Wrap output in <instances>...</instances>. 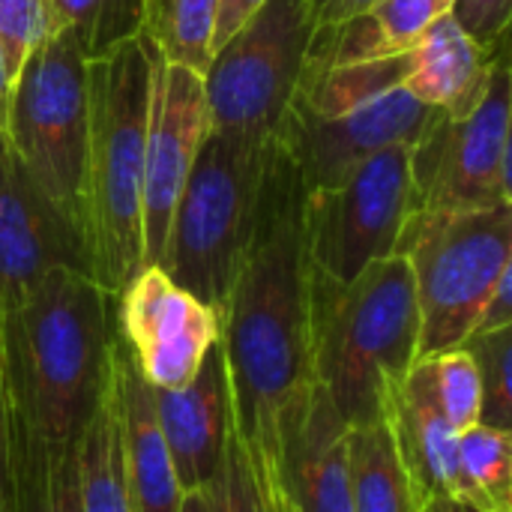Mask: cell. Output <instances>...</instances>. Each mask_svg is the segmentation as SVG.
<instances>
[{
  "label": "cell",
  "mask_w": 512,
  "mask_h": 512,
  "mask_svg": "<svg viewBox=\"0 0 512 512\" xmlns=\"http://www.w3.org/2000/svg\"><path fill=\"white\" fill-rule=\"evenodd\" d=\"M234 432L255 480L276 468L279 426L312 390V258L306 243V186L273 141L255 234L219 309Z\"/></svg>",
  "instance_id": "cell-1"
},
{
  "label": "cell",
  "mask_w": 512,
  "mask_h": 512,
  "mask_svg": "<svg viewBox=\"0 0 512 512\" xmlns=\"http://www.w3.org/2000/svg\"><path fill=\"white\" fill-rule=\"evenodd\" d=\"M114 300L93 276L57 267L0 315L12 512H39L54 465L90 426L117 339Z\"/></svg>",
  "instance_id": "cell-2"
},
{
  "label": "cell",
  "mask_w": 512,
  "mask_h": 512,
  "mask_svg": "<svg viewBox=\"0 0 512 512\" xmlns=\"http://www.w3.org/2000/svg\"><path fill=\"white\" fill-rule=\"evenodd\" d=\"M420 360V309L402 255L369 264L351 282L312 270V375L348 429L387 420Z\"/></svg>",
  "instance_id": "cell-3"
},
{
  "label": "cell",
  "mask_w": 512,
  "mask_h": 512,
  "mask_svg": "<svg viewBox=\"0 0 512 512\" xmlns=\"http://www.w3.org/2000/svg\"><path fill=\"white\" fill-rule=\"evenodd\" d=\"M156 45L147 33L87 60V243L93 279L117 297L144 270L141 195Z\"/></svg>",
  "instance_id": "cell-4"
},
{
  "label": "cell",
  "mask_w": 512,
  "mask_h": 512,
  "mask_svg": "<svg viewBox=\"0 0 512 512\" xmlns=\"http://www.w3.org/2000/svg\"><path fill=\"white\" fill-rule=\"evenodd\" d=\"M405 54L333 69H303L276 141L306 192L339 186L360 162L393 144H417L441 111L405 87Z\"/></svg>",
  "instance_id": "cell-5"
},
{
  "label": "cell",
  "mask_w": 512,
  "mask_h": 512,
  "mask_svg": "<svg viewBox=\"0 0 512 512\" xmlns=\"http://www.w3.org/2000/svg\"><path fill=\"white\" fill-rule=\"evenodd\" d=\"M270 150L210 129L174 204L156 267L216 312L249 252Z\"/></svg>",
  "instance_id": "cell-6"
},
{
  "label": "cell",
  "mask_w": 512,
  "mask_h": 512,
  "mask_svg": "<svg viewBox=\"0 0 512 512\" xmlns=\"http://www.w3.org/2000/svg\"><path fill=\"white\" fill-rule=\"evenodd\" d=\"M414 276L420 357L459 348L512 267V204L486 210H414L396 243Z\"/></svg>",
  "instance_id": "cell-7"
},
{
  "label": "cell",
  "mask_w": 512,
  "mask_h": 512,
  "mask_svg": "<svg viewBox=\"0 0 512 512\" xmlns=\"http://www.w3.org/2000/svg\"><path fill=\"white\" fill-rule=\"evenodd\" d=\"M3 129L36 183L87 237V57L72 30H48L9 81ZM90 246V243H87Z\"/></svg>",
  "instance_id": "cell-8"
},
{
  "label": "cell",
  "mask_w": 512,
  "mask_h": 512,
  "mask_svg": "<svg viewBox=\"0 0 512 512\" xmlns=\"http://www.w3.org/2000/svg\"><path fill=\"white\" fill-rule=\"evenodd\" d=\"M315 27L309 0H264L213 51L201 75L210 129L255 144L276 141Z\"/></svg>",
  "instance_id": "cell-9"
},
{
  "label": "cell",
  "mask_w": 512,
  "mask_h": 512,
  "mask_svg": "<svg viewBox=\"0 0 512 512\" xmlns=\"http://www.w3.org/2000/svg\"><path fill=\"white\" fill-rule=\"evenodd\" d=\"M417 210L411 144H393L360 162L339 186L306 192V243L312 270L351 282L369 264L396 255Z\"/></svg>",
  "instance_id": "cell-10"
},
{
  "label": "cell",
  "mask_w": 512,
  "mask_h": 512,
  "mask_svg": "<svg viewBox=\"0 0 512 512\" xmlns=\"http://www.w3.org/2000/svg\"><path fill=\"white\" fill-rule=\"evenodd\" d=\"M510 51L495 60L477 108L459 120L438 117L411 144L417 210H486L510 195Z\"/></svg>",
  "instance_id": "cell-11"
},
{
  "label": "cell",
  "mask_w": 512,
  "mask_h": 512,
  "mask_svg": "<svg viewBox=\"0 0 512 512\" xmlns=\"http://www.w3.org/2000/svg\"><path fill=\"white\" fill-rule=\"evenodd\" d=\"M57 267L93 276L87 237L36 183L0 123V315L24 303Z\"/></svg>",
  "instance_id": "cell-12"
},
{
  "label": "cell",
  "mask_w": 512,
  "mask_h": 512,
  "mask_svg": "<svg viewBox=\"0 0 512 512\" xmlns=\"http://www.w3.org/2000/svg\"><path fill=\"white\" fill-rule=\"evenodd\" d=\"M117 333L138 375L156 390L189 384L219 342V312L159 267H144L114 300Z\"/></svg>",
  "instance_id": "cell-13"
},
{
  "label": "cell",
  "mask_w": 512,
  "mask_h": 512,
  "mask_svg": "<svg viewBox=\"0 0 512 512\" xmlns=\"http://www.w3.org/2000/svg\"><path fill=\"white\" fill-rule=\"evenodd\" d=\"M210 132V111L204 81L198 72L168 63L162 54L153 69L147 147H144V195H141V234L144 267H156L174 204L189 177V168Z\"/></svg>",
  "instance_id": "cell-14"
},
{
  "label": "cell",
  "mask_w": 512,
  "mask_h": 512,
  "mask_svg": "<svg viewBox=\"0 0 512 512\" xmlns=\"http://www.w3.org/2000/svg\"><path fill=\"white\" fill-rule=\"evenodd\" d=\"M348 438L351 429L327 393L312 384V390L285 414L276 468L267 474L276 480L288 512H354Z\"/></svg>",
  "instance_id": "cell-15"
},
{
  "label": "cell",
  "mask_w": 512,
  "mask_h": 512,
  "mask_svg": "<svg viewBox=\"0 0 512 512\" xmlns=\"http://www.w3.org/2000/svg\"><path fill=\"white\" fill-rule=\"evenodd\" d=\"M153 411L180 489H207L234 435L231 390L219 342L207 351L189 384L177 390L153 387Z\"/></svg>",
  "instance_id": "cell-16"
},
{
  "label": "cell",
  "mask_w": 512,
  "mask_h": 512,
  "mask_svg": "<svg viewBox=\"0 0 512 512\" xmlns=\"http://www.w3.org/2000/svg\"><path fill=\"white\" fill-rule=\"evenodd\" d=\"M114 375L120 393V459L132 512H180L183 489L156 423L153 387L138 375L120 333L114 339Z\"/></svg>",
  "instance_id": "cell-17"
},
{
  "label": "cell",
  "mask_w": 512,
  "mask_h": 512,
  "mask_svg": "<svg viewBox=\"0 0 512 512\" xmlns=\"http://www.w3.org/2000/svg\"><path fill=\"white\" fill-rule=\"evenodd\" d=\"M507 48L489 54L459 24L441 15L429 30L405 51V81L402 87L423 105L441 111L450 120H459L477 108L483 99L495 60Z\"/></svg>",
  "instance_id": "cell-18"
},
{
  "label": "cell",
  "mask_w": 512,
  "mask_h": 512,
  "mask_svg": "<svg viewBox=\"0 0 512 512\" xmlns=\"http://www.w3.org/2000/svg\"><path fill=\"white\" fill-rule=\"evenodd\" d=\"M387 426L408 471L417 507L423 510L438 498H450L459 432L444 417L417 363L411 366L408 378L402 381L387 408Z\"/></svg>",
  "instance_id": "cell-19"
},
{
  "label": "cell",
  "mask_w": 512,
  "mask_h": 512,
  "mask_svg": "<svg viewBox=\"0 0 512 512\" xmlns=\"http://www.w3.org/2000/svg\"><path fill=\"white\" fill-rule=\"evenodd\" d=\"M453 0H378L360 15L315 27L303 69H333L363 60H381L405 54Z\"/></svg>",
  "instance_id": "cell-20"
},
{
  "label": "cell",
  "mask_w": 512,
  "mask_h": 512,
  "mask_svg": "<svg viewBox=\"0 0 512 512\" xmlns=\"http://www.w3.org/2000/svg\"><path fill=\"white\" fill-rule=\"evenodd\" d=\"M78 501L81 512H132L120 459V393L114 375V348L102 396L78 444Z\"/></svg>",
  "instance_id": "cell-21"
},
{
  "label": "cell",
  "mask_w": 512,
  "mask_h": 512,
  "mask_svg": "<svg viewBox=\"0 0 512 512\" xmlns=\"http://www.w3.org/2000/svg\"><path fill=\"white\" fill-rule=\"evenodd\" d=\"M351 510L423 512L417 507L408 471L399 459L387 420L351 429Z\"/></svg>",
  "instance_id": "cell-22"
},
{
  "label": "cell",
  "mask_w": 512,
  "mask_h": 512,
  "mask_svg": "<svg viewBox=\"0 0 512 512\" xmlns=\"http://www.w3.org/2000/svg\"><path fill=\"white\" fill-rule=\"evenodd\" d=\"M450 498L483 512H512V438L477 423L456 438Z\"/></svg>",
  "instance_id": "cell-23"
},
{
  "label": "cell",
  "mask_w": 512,
  "mask_h": 512,
  "mask_svg": "<svg viewBox=\"0 0 512 512\" xmlns=\"http://www.w3.org/2000/svg\"><path fill=\"white\" fill-rule=\"evenodd\" d=\"M219 0H147L144 33L168 63L204 75L213 57Z\"/></svg>",
  "instance_id": "cell-24"
},
{
  "label": "cell",
  "mask_w": 512,
  "mask_h": 512,
  "mask_svg": "<svg viewBox=\"0 0 512 512\" xmlns=\"http://www.w3.org/2000/svg\"><path fill=\"white\" fill-rule=\"evenodd\" d=\"M147 0H48L51 30H72L87 60L144 33Z\"/></svg>",
  "instance_id": "cell-25"
},
{
  "label": "cell",
  "mask_w": 512,
  "mask_h": 512,
  "mask_svg": "<svg viewBox=\"0 0 512 512\" xmlns=\"http://www.w3.org/2000/svg\"><path fill=\"white\" fill-rule=\"evenodd\" d=\"M465 348L480 378V423L492 429H512V327L471 333Z\"/></svg>",
  "instance_id": "cell-26"
},
{
  "label": "cell",
  "mask_w": 512,
  "mask_h": 512,
  "mask_svg": "<svg viewBox=\"0 0 512 512\" xmlns=\"http://www.w3.org/2000/svg\"><path fill=\"white\" fill-rule=\"evenodd\" d=\"M417 369L456 432H465L480 423V378L465 348L420 357Z\"/></svg>",
  "instance_id": "cell-27"
},
{
  "label": "cell",
  "mask_w": 512,
  "mask_h": 512,
  "mask_svg": "<svg viewBox=\"0 0 512 512\" xmlns=\"http://www.w3.org/2000/svg\"><path fill=\"white\" fill-rule=\"evenodd\" d=\"M48 30V0H0V54L9 81Z\"/></svg>",
  "instance_id": "cell-28"
},
{
  "label": "cell",
  "mask_w": 512,
  "mask_h": 512,
  "mask_svg": "<svg viewBox=\"0 0 512 512\" xmlns=\"http://www.w3.org/2000/svg\"><path fill=\"white\" fill-rule=\"evenodd\" d=\"M207 498H210V512H264L249 456L237 432L231 435L222 465L207 486Z\"/></svg>",
  "instance_id": "cell-29"
},
{
  "label": "cell",
  "mask_w": 512,
  "mask_h": 512,
  "mask_svg": "<svg viewBox=\"0 0 512 512\" xmlns=\"http://www.w3.org/2000/svg\"><path fill=\"white\" fill-rule=\"evenodd\" d=\"M450 18L465 36H471L483 51L495 54L507 48L512 0H453Z\"/></svg>",
  "instance_id": "cell-30"
},
{
  "label": "cell",
  "mask_w": 512,
  "mask_h": 512,
  "mask_svg": "<svg viewBox=\"0 0 512 512\" xmlns=\"http://www.w3.org/2000/svg\"><path fill=\"white\" fill-rule=\"evenodd\" d=\"M39 512H81V501H78V447L66 459H60L54 465Z\"/></svg>",
  "instance_id": "cell-31"
},
{
  "label": "cell",
  "mask_w": 512,
  "mask_h": 512,
  "mask_svg": "<svg viewBox=\"0 0 512 512\" xmlns=\"http://www.w3.org/2000/svg\"><path fill=\"white\" fill-rule=\"evenodd\" d=\"M501 327H512V267L492 288V294L477 318L474 333H489V330H501Z\"/></svg>",
  "instance_id": "cell-32"
},
{
  "label": "cell",
  "mask_w": 512,
  "mask_h": 512,
  "mask_svg": "<svg viewBox=\"0 0 512 512\" xmlns=\"http://www.w3.org/2000/svg\"><path fill=\"white\" fill-rule=\"evenodd\" d=\"M261 6H264V0H219L216 27H213V51H216L240 24H246Z\"/></svg>",
  "instance_id": "cell-33"
},
{
  "label": "cell",
  "mask_w": 512,
  "mask_h": 512,
  "mask_svg": "<svg viewBox=\"0 0 512 512\" xmlns=\"http://www.w3.org/2000/svg\"><path fill=\"white\" fill-rule=\"evenodd\" d=\"M312 3V15L318 27H330V24H342L354 15H360L363 9H369L378 0H309Z\"/></svg>",
  "instance_id": "cell-34"
},
{
  "label": "cell",
  "mask_w": 512,
  "mask_h": 512,
  "mask_svg": "<svg viewBox=\"0 0 512 512\" xmlns=\"http://www.w3.org/2000/svg\"><path fill=\"white\" fill-rule=\"evenodd\" d=\"M0 512H12V489H9V414H6L3 375H0Z\"/></svg>",
  "instance_id": "cell-35"
},
{
  "label": "cell",
  "mask_w": 512,
  "mask_h": 512,
  "mask_svg": "<svg viewBox=\"0 0 512 512\" xmlns=\"http://www.w3.org/2000/svg\"><path fill=\"white\" fill-rule=\"evenodd\" d=\"M258 492H261L264 512H288L285 501H282V492H279V486H276V480H273V477L261 480V483H258Z\"/></svg>",
  "instance_id": "cell-36"
},
{
  "label": "cell",
  "mask_w": 512,
  "mask_h": 512,
  "mask_svg": "<svg viewBox=\"0 0 512 512\" xmlns=\"http://www.w3.org/2000/svg\"><path fill=\"white\" fill-rule=\"evenodd\" d=\"M180 512H210V498H207V489H198V492H183V504Z\"/></svg>",
  "instance_id": "cell-37"
},
{
  "label": "cell",
  "mask_w": 512,
  "mask_h": 512,
  "mask_svg": "<svg viewBox=\"0 0 512 512\" xmlns=\"http://www.w3.org/2000/svg\"><path fill=\"white\" fill-rule=\"evenodd\" d=\"M423 512H483V510H477V507H471V504H465V501H456V498H438V501L426 504Z\"/></svg>",
  "instance_id": "cell-38"
},
{
  "label": "cell",
  "mask_w": 512,
  "mask_h": 512,
  "mask_svg": "<svg viewBox=\"0 0 512 512\" xmlns=\"http://www.w3.org/2000/svg\"><path fill=\"white\" fill-rule=\"evenodd\" d=\"M6 96H9V78H6V66H3V54H0V123L6 114Z\"/></svg>",
  "instance_id": "cell-39"
}]
</instances>
